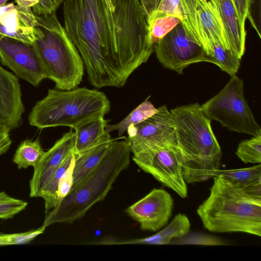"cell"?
Here are the masks:
<instances>
[{
  "label": "cell",
  "mask_w": 261,
  "mask_h": 261,
  "mask_svg": "<svg viewBox=\"0 0 261 261\" xmlns=\"http://www.w3.org/2000/svg\"><path fill=\"white\" fill-rule=\"evenodd\" d=\"M109 9L113 12L115 10V5L112 2V0H105Z\"/></svg>",
  "instance_id": "f35d334b"
},
{
  "label": "cell",
  "mask_w": 261,
  "mask_h": 261,
  "mask_svg": "<svg viewBox=\"0 0 261 261\" xmlns=\"http://www.w3.org/2000/svg\"><path fill=\"white\" fill-rule=\"evenodd\" d=\"M116 39L120 58L131 74L147 62L154 50L139 0H112Z\"/></svg>",
  "instance_id": "52a82bcc"
},
{
  "label": "cell",
  "mask_w": 261,
  "mask_h": 261,
  "mask_svg": "<svg viewBox=\"0 0 261 261\" xmlns=\"http://www.w3.org/2000/svg\"><path fill=\"white\" fill-rule=\"evenodd\" d=\"M75 147V134L72 129L64 134L46 152L34 167L30 181V197H38L52 175L72 153Z\"/></svg>",
  "instance_id": "5bb4252c"
},
{
  "label": "cell",
  "mask_w": 261,
  "mask_h": 261,
  "mask_svg": "<svg viewBox=\"0 0 261 261\" xmlns=\"http://www.w3.org/2000/svg\"><path fill=\"white\" fill-rule=\"evenodd\" d=\"M149 97L140 104L119 123L113 125L107 123L106 125L105 130L110 133L112 131L117 130L118 135L120 136L123 135L129 125L138 124L156 113L158 111V108H156L148 100Z\"/></svg>",
  "instance_id": "7402d4cb"
},
{
  "label": "cell",
  "mask_w": 261,
  "mask_h": 261,
  "mask_svg": "<svg viewBox=\"0 0 261 261\" xmlns=\"http://www.w3.org/2000/svg\"><path fill=\"white\" fill-rule=\"evenodd\" d=\"M126 131V141L134 154L177 145L173 119L166 106L139 124L129 125Z\"/></svg>",
  "instance_id": "8fae6325"
},
{
  "label": "cell",
  "mask_w": 261,
  "mask_h": 261,
  "mask_svg": "<svg viewBox=\"0 0 261 261\" xmlns=\"http://www.w3.org/2000/svg\"><path fill=\"white\" fill-rule=\"evenodd\" d=\"M64 29L94 87L121 88L130 75L119 52L113 12L105 0H64Z\"/></svg>",
  "instance_id": "6da1fadb"
},
{
  "label": "cell",
  "mask_w": 261,
  "mask_h": 261,
  "mask_svg": "<svg viewBox=\"0 0 261 261\" xmlns=\"http://www.w3.org/2000/svg\"><path fill=\"white\" fill-rule=\"evenodd\" d=\"M107 121L103 118L93 120L74 128V153H79L93 145L105 132Z\"/></svg>",
  "instance_id": "ffe728a7"
},
{
  "label": "cell",
  "mask_w": 261,
  "mask_h": 261,
  "mask_svg": "<svg viewBox=\"0 0 261 261\" xmlns=\"http://www.w3.org/2000/svg\"><path fill=\"white\" fill-rule=\"evenodd\" d=\"M0 59L3 65L34 86L47 79L33 44L0 34Z\"/></svg>",
  "instance_id": "7c38bea8"
},
{
  "label": "cell",
  "mask_w": 261,
  "mask_h": 261,
  "mask_svg": "<svg viewBox=\"0 0 261 261\" xmlns=\"http://www.w3.org/2000/svg\"><path fill=\"white\" fill-rule=\"evenodd\" d=\"M190 228L191 223L188 217L179 213L165 228L156 233L168 244L173 239H180L187 235Z\"/></svg>",
  "instance_id": "83f0119b"
},
{
  "label": "cell",
  "mask_w": 261,
  "mask_h": 261,
  "mask_svg": "<svg viewBox=\"0 0 261 261\" xmlns=\"http://www.w3.org/2000/svg\"><path fill=\"white\" fill-rule=\"evenodd\" d=\"M205 115L231 132L252 136L261 132L244 94V83L238 76H231L225 86L201 106Z\"/></svg>",
  "instance_id": "ba28073f"
},
{
  "label": "cell",
  "mask_w": 261,
  "mask_h": 261,
  "mask_svg": "<svg viewBox=\"0 0 261 261\" xmlns=\"http://www.w3.org/2000/svg\"><path fill=\"white\" fill-rule=\"evenodd\" d=\"M35 15L32 8L13 3L0 7V34L33 44L36 38Z\"/></svg>",
  "instance_id": "2e32d148"
},
{
  "label": "cell",
  "mask_w": 261,
  "mask_h": 261,
  "mask_svg": "<svg viewBox=\"0 0 261 261\" xmlns=\"http://www.w3.org/2000/svg\"><path fill=\"white\" fill-rule=\"evenodd\" d=\"M5 126H6L3 125H0V130L2 129Z\"/></svg>",
  "instance_id": "60d3db41"
},
{
  "label": "cell",
  "mask_w": 261,
  "mask_h": 261,
  "mask_svg": "<svg viewBox=\"0 0 261 261\" xmlns=\"http://www.w3.org/2000/svg\"><path fill=\"white\" fill-rule=\"evenodd\" d=\"M261 0H248L247 18L252 27L257 32L259 38L260 34Z\"/></svg>",
  "instance_id": "d6a6232c"
},
{
  "label": "cell",
  "mask_w": 261,
  "mask_h": 261,
  "mask_svg": "<svg viewBox=\"0 0 261 261\" xmlns=\"http://www.w3.org/2000/svg\"><path fill=\"white\" fill-rule=\"evenodd\" d=\"M24 112L18 78L0 66V125L17 128Z\"/></svg>",
  "instance_id": "9a60e30c"
},
{
  "label": "cell",
  "mask_w": 261,
  "mask_h": 261,
  "mask_svg": "<svg viewBox=\"0 0 261 261\" xmlns=\"http://www.w3.org/2000/svg\"><path fill=\"white\" fill-rule=\"evenodd\" d=\"M8 0H0V7L5 4Z\"/></svg>",
  "instance_id": "ab89813d"
},
{
  "label": "cell",
  "mask_w": 261,
  "mask_h": 261,
  "mask_svg": "<svg viewBox=\"0 0 261 261\" xmlns=\"http://www.w3.org/2000/svg\"><path fill=\"white\" fill-rule=\"evenodd\" d=\"M45 229V227L42 226L24 232L7 234L0 232V246L27 244L43 233Z\"/></svg>",
  "instance_id": "4dcf8cb0"
},
{
  "label": "cell",
  "mask_w": 261,
  "mask_h": 261,
  "mask_svg": "<svg viewBox=\"0 0 261 261\" xmlns=\"http://www.w3.org/2000/svg\"><path fill=\"white\" fill-rule=\"evenodd\" d=\"M74 161L75 159L59 181L57 192V205L68 194L72 187Z\"/></svg>",
  "instance_id": "1f68e13d"
},
{
  "label": "cell",
  "mask_w": 261,
  "mask_h": 261,
  "mask_svg": "<svg viewBox=\"0 0 261 261\" xmlns=\"http://www.w3.org/2000/svg\"><path fill=\"white\" fill-rule=\"evenodd\" d=\"M16 5L24 8H32L37 5L39 0H15Z\"/></svg>",
  "instance_id": "74e56055"
},
{
  "label": "cell",
  "mask_w": 261,
  "mask_h": 261,
  "mask_svg": "<svg viewBox=\"0 0 261 261\" xmlns=\"http://www.w3.org/2000/svg\"><path fill=\"white\" fill-rule=\"evenodd\" d=\"M205 1H207V0H205Z\"/></svg>",
  "instance_id": "b9f144b4"
},
{
  "label": "cell",
  "mask_w": 261,
  "mask_h": 261,
  "mask_svg": "<svg viewBox=\"0 0 261 261\" xmlns=\"http://www.w3.org/2000/svg\"><path fill=\"white\" fill-rule=\"evenodd\" d=\"M147 23V36L149 42L153 45L163 38L181 20L176 17L164 13H157L146 19Z\"/></svg>",
  "instance_id": "603a6c76"
},
{
  "label": "cell",
  "mask_w": 261,
  "mask_h": 261,
  "mask_svg": "<svg viewBox=\"0 0 261 261\" xmlns=\"http://www.w3.org/2000/svg\"><path fill=\"white\" fill-rule=\"evenodd\" d=\"M221 176L225 178L238 182L240 186H243L250 180L261 176V165L250 167L231 169L217 170L214 172L213 176Z\"/></svg>",
  "instance_id": "f1b7e54d"
},
{
  "label": "cell",
  "mask_w": 261,
  "mask_h": 261,
  "mask_svg": "<svg viewBox=\"0 0 261 261\" xmlns=\"http://www.w3.org/2000/svg\"><path fill=\"white\" fill-rule=\"evenodd\" d=\"M173 205V198L168 192L154 188L125 212L140 224L141 229L156 231L168 223Z\"/></svg>",
  "instance_id": "4fadbf2b"
},
{
  "label": "cell",
  "mask_w": 261,
  "mask_h": 261,
  "mask_svg": "<svg viewBox=\"0 0 261 261\" xmlns=\"http://www.w3.org/2000/svg\"><path fill=\"white\" fill-rule=\"evenodd\" d=\"M154 50L164 67L179 74L192 64L206 62L217 64L215 60L192 38L182 22L154 44Z\"/></svg>",
  "instance_id": "9c48e42d"
},
{
  "label": "cell",
  "mask_w": 261,
  "mask_h": 261,
  "mask_svg": "<svg viewBox=\"0 0 261 261\" xmlns=\"http://www.w3.org/2000/svg\"><path fill=\"white\" fill-rule=\"evenodd\" d=\"M139 2L146 19L160 13L179 18L184 25L186 23V16L180 0H139Z\"/></svg>",
  "instance_id": "44dd1931"
},
{
  "label": "cell",
  "mask_w": 261,
  "mask_h": 261,
  "mask_svg": "<svg viewBox=\"0 0 261 261\" xmlns=\"http://www.w3.org/2000/svg\"><path fill=\"white\" fill-rule=\"evenodd\" d=\"M28 203L10 197L5 192L0 193V219L12 218L25 208Z\"/></svg>",
  "instance_id": "f546056e"
},
{
  "label": "cell",
  "mask_w": 261,
  "mask_h": 261,
  "mask_svg": "<svg viewBox=\"0 0 261 261\" xmlns=\"http://www.w3.org/2000/svg\"><path fill=\"white\" fill-rule=\"evenodd\" d=\"M211 45L216 65L230 76L236 74L240 66L241 60L218 42H212Z\"/></svg>",
  "instance_id": "4316f807"
},
{
  "label": "cell",
  "mask_w": 261,
  "mask_h": 261,
  "mask_svg": "<svg viewBox=\"0 0 261 261\" xmlns=\"http://www.w3.org/2000/svg\"><path fill=\"white\" fill-rule=\"evenodd\" d=\"M193 237H190L188 239L186 238V239L185 240V241H187L186 243L188 244H202V245H220L224 244L223 243L220 241V240H217L215 238L209 237L208 236H192Z\"/></svg>",
  "instance_id": "d590c367"
},
{
  "label": "cell",
  "mask_w": 261,
  "mask_h": 261,
  "mask_svg": "<svg viewBox=\"0 0 261 261\" xmlns=\"http://www.w3.org/2000/svg\"><path fill=\"white\" fill-rule=\"evenodd\" d=\"M134 162L163 185L182 198L188 196V187L182 173L181 156L177 145L134 154Z\"/></svg>",
  "instance_id": "30bf717a"
},
{
  "label": "cell",
  "mask_w": 261,
  "mask_h": 261,
  "mask_svg": "<svg viewBox=\"0 0 261 261\" xmlns=\"http://www.w3.org/2000/svg\"><path fill=\"white\" fill-rule=\"evenodd\" d=\"M114 139L105 130L103 134L91 146L75 157L73 170V186L77 184L96 166L107 152Z\"/></svg>",
  "instance_id": "d6986e66"
},
{
  "label": "cell",
  "mask_w": 261,
  "mask_h": 261,
  "mask_svg": "<svg viewBox=\"0 0 261 261\" xmlns=\"http://www.w3.org/2000/svg\"><path fill=\"white\" fill-rule=\"evenodd\" d=\"M193 2L203 34L211 47V42L215 41L230 51L217 0H193Z\"/></svg>",
  "instance_id": "e0dca14e"
},
{
  "label": "cell",
  "mask_w": 261,
  "mask_h": 261,
  "mask_svg": "<svg viewBox=\"0 0 261 261\" xmlns=\"http://www.w3.org/2000/svg\"><path fill=\"white\" fill-rule=\"evenodd\" d=\"M74 152L70 154L55 171L41 191L39 197L44 200L45 212L47 213L57 205V192L59 181L74 160Z\"/></svg>",
  "instance_id": "cb8c5ba5"
},
{
  "label": "cell",
  "mask_w": 261,
  "mask_h": 261,
  "mask_svg": "<svg viewBox=\"0 0 261 261\" xmlns=\"http://www.w3.org/2000/svg\"><path fill=\"white\" fill-rule=\"evenodd\" d=\"M130 150L126 141L114 139L99 162L53 210L46 214L42 226L72 223L105 199L120 173L128 167Z\"/></svg>",
  "instance_id": "277c9868"
},
{
  "label": "cell",
  "mask_w": 261,
  "mask_h": 261,
  "mask_svg": "<svg viewBox=\"0 0 261 261\" xmlns=\"http://www.w3.org/2000/svg\"><path fill=\"white\" fill-rule=\"evenodd\" d=\"M45 151L38 140H25L18 147L13 157V162L19 169L35 167L39 163Z\"/></svg>",
  "instance_id": "d4e9b609"
},
{
  "label": "cell",
  "mask_w": 261,
  "mask_h": 261,
  "mask_svg": "<svg viewBox=\"0 0 261 261\" xmlns=\"http://www.w3.org/2000/svg\"><path fill=\"white\" fill-rule=\"evenodd\" d=\"M208 197L197 214L203 227L213 232H244L261 237V198L221 176L213 177Z\"/></svg>",
  "instance_id": "3957f363"
},
{
  "label": "cell",
  "mask_w": 261,
  "mask_h": 261,
  "mask_svg": "<svg viewBox=\"0 0 261 261\" xmlns=\"http://www.w3.org/2000/svg\"><path fill=\"white\" fill-rule=\"evenodd\" d=\"M33 43L47 79L61 90L76 88L82 81L84 63L76 48L58 20L56 12L36 15Z\"/></svg>",
  "instance_id": "5b68a950"
},
{
  "label": "cell",
  "mask_w": 261,
  "mask_h": 261,
  "mask_svg": "<svg viewBox=\"0 0 261 261\" xmlns=\"http://www.w3.org/2000/svg\"><path fill=\"white\" fill-rule=\"evenodd\" d=\"M170 112L186 182L194 184L213 177L214 172L220 169L222 151L211 120L198 103L177 107Z\"/></svg>",
  "instance_id": "7a4b0ae2"
},
{
  "label": "cell",
  "mask_w": 261,
  "mask_h": 261,
  "mask_svg": "<svg viewBox=\"0 0 261 261\" xmlns=\"http://www.w3.org/2000/svg\"><path fill=\"white\" fill-rule=\"evenodd\" d=\"M110 110L109 100L98 90L85 87L49 89L47 95L33 107L28 119L31 126L40 129L60 126L74 129L104 118Z\"/></svg>",
  "instance_id": "8992f818"
},
{
  "label": "cell",
  "mask_w": 261,
  "mask_h": 261,
  "mask_svg": "<svg viewBox=\"0 0 261 261\" xmlns=\"http://www.w3.org/2000/svg\"><path fill=\"white\" fill-rule=\"evenodd\" d=\"M10 129L5 126L0 130V155L5 153L10 148L12 141L10 137Z\"/></svg>",
  "instance_id": "8d00e7d4"
},
{
  "label": "cell",
  "mask_w": 261,
  "mask_h": 261,
  "mask_svg": "<svg viewBox=\"0 0 261 261\" xmlns=\"http://www.w3.org/2000/svg\"><path fill=\"white\" fill-rule=\"evenodd\" d=\"M64 0H39V3L33 7V12L36 15H42L56 12Z\"/></svg>",
  "instance_id": "836d02e7"
},
{
  "label": "cell",
  "mask_w": 261,
  "mask_h": 261,
  "mask_svg": "<svg viewBox=\"0 0 261 261\" xmlns=\"http://www.w3.org/2000/svg\"><path fill=\"white\" fill-rule=\"evenodd\" d=\"M237 156L244 163H261V132L239 144Z\"/></svg>",
  "instance_id": "484cf974"
},
{
  "label": "cell",
  "mask_w": 261,
  "mask_h": 261,
  "mask_svg": "<svg viewBox=\"0 0 261 261\" xmlns=\"http://www.w3.org/2000/svg\"><path fill=\"white\" fill-rule=\"evenodd\" d=\"M226 39L232 53L241 59L245 50L246 32L241 28L230 0H217Z\"/></svg>",
  "instance_id": "ac0fdd59"
},
{
  "label": "cell",
  "mask_w": 261,
  "mask_h": 261,
  "mask_svg": "<svg viewBox=\"0 0 261 261\" xmlns=\"http://www.w3.org/2000/svg\"><path fill=\"white\" fill-rule=\"evenodd\" d=\"M234 6L243 31L246 32L245 23L248 16V0H230Z\"/></svg>",
  "instance_id": "e575fe53"
}]
</instances>
